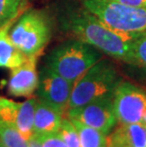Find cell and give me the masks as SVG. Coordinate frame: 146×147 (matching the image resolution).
<instances>
[{"instance_id": "6da1fadb", "label": "cell", "mask_w": 146, "mask_h": 147, "mask_svg": "<svg viewBox=\"0 0 146 147\" xmlns=\"http://www.w3.org/2000/svg\"><path fill=\"white\" fill-rule=\"evenodd\" d=\"M65 28L77 39L112 58L128 62L132 46L141 33H127L108 27L85 9L73 11L64 21Z\"/></svg>"}, {"instance_id": "7a4b0ae2", "label": "cell", "mask_w": 146, "mask_h": 147, "mask_svg": "<svg viewBox=\"0 0 146 147\" xmlns=\"http://www.w3.org/2000/svg\"><path fill=\"white\" fill-rule=\"evenodd\" d=\"M101 59L102 53L98 49L77 39L52 49L46 59V65L74 84Z\"/></svg>"}, {"instance_id": "3957f363", "label": "cell", "mask_w": 146, "mask_h": 147, "mask_svg": "<svg viewBox=\"0 0 146 147\" xmlns=\"http://www.w3.org/2000/svg\"><path fill=\"white\" fill-rule=\"evenodd\" d=\"M120 81L122 78L115 65L109 61L101 59L74 84L68 109L105 97H112Z\"/></svg>"}, {"instance_id": "277c9868", "label": "cell", "mask_w": 146, "mask_h": 147, "mask_svg": "<svg viewBox=\"0 0 146 147\" xmlns=\"http://www.w3.org/2000/svg\"><path fill=\"white\" fill-rule=\"evenodd\" d=\"M83 9L119 32H146V8L119 4L111 0H83Z\"/></svg>"}, {"instance_id": "5b68a950", "label": "cell", "mask_w": 146, "mask_h": 147, "mask_svg": "<svg viewBox=\"0 0 146 147\" xmlns=\"http://www.w3.org/2000/svg\"><path fill=\"white\" fill-rule=\"evenodd\" d=\"M50 36V22L44 12L37 10L25 12L10 30L11 41L27 57L39 54Z\"/></svg>"}, {"instance_id": "8992f818", "label": "cell", "mask_w": 146, "mask_h": 147, "mask_svg": "<svg viewBox=\"0 0 146 147\" xmlns=\"http://www.w3.org/2000/svg\"><path fill=\"white\" fill-rule=\"evenodd\" d=\"M118 124L146 123V89L120 81L112 97Z\"/></svg>"}, {"instance_id": "52a82bcc", "label": "cell", "mask_w": 146, "mask_h": 147, "mask_svg": "<svg viewBox=\"0 0 146 147\" xmlns=\"http://www.w3.org/2000/svg\"><path fill=\"white\" fill-rule=\"evenodd\" d=\"M112 97H105L79 107L67 109V118L95 128L107 136L118 124Z\"/></svg>"}, {"instance_id": "ba28073f", "label": "cell", "mask_w": 146, "mask_h": 147, "mask_svg": "<svg viewBox=\"0 0 146 147\" xmlns=\"http://www.w3.org/2000/svg\"><path fill=\"white\" fill-rule=\"evenodd\" d=\"M73 86L72 83L45 65L38 74L37 96L42 102L65 114L68 109Z\"/></svg>"}, {"instance_id": "9c48e42d", "label": "cell", "mask_w": 146, "mask_h": 147, "mask_svg": "<svg viewBox=\"0 0 146 147\" xmlns=\"http://www.w3.org/2000/svg\"><path fill=\"white\" fill-rule=\"evenodd\" d=\"M35 102V98H30L24 102H15L0 96V121L17 129L28 140L33 134Z\"/></svg>"}, {"instance_id": "30bf717a", "label": "cell", "mask_w": 146, "mask_h": 147, "mask_svg": "<svg viewBox=\"0 0 146 147\" xmlns=\"http://www.w3.org/2000/svg\"><path fill=\"white\" fill-rule=\"evenodd\" d=\"M39 54L29 56L23 64L11 69L8 83V92L12 97H30L38 86L36 70Z\"/></svg>"}, {"instance_id": "8fae6325", "label": "cell", "mask_w": 146, "mask_h": 147, "mask_svg": "<svg viewBox=\"0 0 146 147\" xmlns=\"http://www.w3.org/2000/svg\"><path fill=\"white\" fill-rule=\"evenodd\" d=\"M106 147H146V123L119 124L107 135Z\"/></svg>"}, {"instance_id": "7c38bea8", "label": "cell", "mask_w": 146, "mask_h": 147, "mask_svg": "<svg viewBox=\"0 0 146 147\" xmlns=\"http://www.w3.org/2000/svg\"><path fill=\"white\" fill-rule=\"evenodd\" d=\"M64 114L56 108L36 99L33 114V134L57 133L60 128Z\"/></svg>"}, {"instance_id": "4fadbf2b", "label": "cell", "mask_w": 146, "mask_h": 147, "mask_svg": "<svg viewBox=\"0 0 146 147\" xmlns=\"http://www.w3.org/2000/svg\"><path fill=\"white\" fill-rule=\"evenodd\" d=\"M14 20L15 18L0 28V68L12 69L27 59V56L15 47L10 37V30Z\"/></svg>"}, {"instance_id": "5bb4252c", "label": "cell", "mask_w": 146, "mask_h": 147, "mask_svg": "<svg viewBox=\"0 0 146 147\" xmlns=\"http://www.w3.org/2000/svg\"><path fill=\"white\" fill-rule=\"evenodd\" d=\"M71 121L78 131L81 147H106V135L79 121L72 120Z\"/></svg>"}, {"instance_id": "9a60e30c", "label": "cell", "mask_w": 146, "mask_h": 147, "mask_svg": "<svg viewBox=\"0 0 146 147\" xmlns=\"http://www.w3.org/2000/svg\"><path fill=\"white\" fill-rule=\"evenodd\" d=\"M0 140L6 147H29L28 140L14 127L0 121Z\"/></svg>"}, {"instance_id": "2e32d148", "label": "cell", "mask_w": 146, "mask_h": 147, "mask_svg": "<svg viewBox=\"0 0 146 147\" xmlns=\"http://www.w3.org/2000/svg\"><path fill=\"white\" fill-rule=\"evenodd\" d=\"M128 64L139 65L146 69V32L139 34L133 43Z\"/></svg>"}, {"instance_id": "e0dca14e", "label": "cell", "mask_w": 146, "mask_h": 147, "mask_svg": "<svg viewBox=\"0 0 146 147\" xmlns=\"http://www.w3.org/2000/svg\"><path fill=\"white\" fill-rule=\"evenodd\" d=\"M25 0H0V28L16 18Z\"/></svg>"}, {"instance_id": "ac0fdd59", "label": "cell", "mask_w": 146, "mask_h": 147, "mask_svg": "<svg viewBox=\"0 0 146 147\" xmlns=\"http://www.w3.org/2000/svg\"><path fill=\"white\" fill-rule=\"evenodd\" d=\"M57 133L67 147H81L78 131L68 118H63Z\"/></svg>"}, {"instance_id": "d6986e66", "label": "cell", "mask_w": 146, "mask_h": 147, "mask_svg": "<svg viewBox=\"0 0 146 147\" xmlns=\"http://www.w3.org/2000/svg\"><path fill=\"white\" fill-rule=\"evenodd\" d=\"M36 135V134H35ZM41 147H67L58 133L36 135Z\"/></svg>"}, {"instance_id": "ffe728a7", "label": "cell", "mask_w": 146, "mask_h": 147, "mask_svg": "<svg viewBox=\"0 0 146 147\" xmlns=\"http://www.w3.org/2000/svg\"><path fill=\"white\" fill-rule=\"evenodd\" d=\"M111 1L126 6H132V7L146 8V0H111Z\"/></svg>"}, {"instance_id": "44dd1931", "label": "cell", "mask_w": 146, "mask_h": 147, "mask_svg": "<svg viewBox=\"0 0 146 147\" xmlns=\"http://www.w3.org/2000/svg\"><path fill=\"white\" fill-rule=\"evenodd\" d=\"M28 143H29V147H41L38 138L35 134H32V136L28 140Z\"/></svg>"}, {"instance_id": "7402d4cb", "label": "cell", "mask_w": 146, "mask_h": 147, "mask_svg": "<svg viewBox=\"0 0 146 147\" xmlns=\"http://www.w3.org/2000/svg\"><path fill=\"white\" fill-rule=\"evenodd\" d=\"M0 147H6L4 144H3V143H2V142H1V140H0Z\"/></svg>"}]
</instances>
